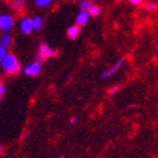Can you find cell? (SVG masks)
<instances>
[{
  "label": "cell",
  "instance_id": "6da1fadb",
  "mask_svg": "<svg viewBox=\"0 0 158 158\" xmlns=\"http://www.w3.org/2000/svg\"><path fill=\"white\" fill-rule=\"evenodd\" d=\"M0 62L2 63V68L5 69V71L9 75H16L20 69L19 62L14 54H6Z\"/></svg>",
  "mask_w": 158,
  "mask_h": 158
},
{
  "label": "cell",
  "instance_id": "7a4b0ae2",
  "mask_svg": "<svg viewBox=\"0 0 158 158\" xmlns=\"http://www.w3.org/2000/svg\"><path fill=\"white\" fill-rule=\"evenodd\" d=\"M14 26L13 17L9 15H0V28L5 32L9 31Z\"/></svg>",
  "mask_w": 158,
  "mask_h": 158
},
{
  "label": "cell",
  "instance_id": "3957f363",
  "mask_svg": "<svg viewBox=\"0 0 158 158\" xmlns=\"http://www.w3.org/2000/svg\"><path fill=\"white\" fill-rule=\"evenodd\" d=\"M40 73H41V63L39 62L32 63L30 66H27L25 69V73L27 76H36Z\"/></svg>",
  "mask_w": 158,
  "mask_h": 158
},
{
  "label": "cell",
  "instance_id": "277c9868",
  "mask_svg": "<svg viewBox=\"0 0 158 158\" xmlns=\"http://www.w3.org/2000/svg\"><path fill=\"white\" fill-rule=\"evenodd\" d=\"M20 28H22V32L24 34H31L32 31H33V23H32V19L26 17L24 18L23 22H22V25H20Z\"/></svg>",
  "mask_w": 158,
  "mask_h": 158
},
{
  "label": "cell",
  "instance_id": "5b68a950",
  "mask_svg": "<svg viewBox=\"0 0 158 158\" xmlns=\"http://www.w3.org/2000/svg\"><path fill=\"white\" fill-rule=\"evenodd\" d=\"M40 53H41L44 58H51V56H56V51L53 50L52 48H50L49 45H46V44H42L41 48H40Z\"/></svg>",
  "mask_w": 158,
  "mask_h": 158
},
{
  "label": "cell",
  "instance_id": "8992f818",
  "mask_svg": "<svg viewBox=\"0 0 158 158\" xmlns=\"http://www.w3.org/2000/svg\"><path fill=\"white\" fill-rule=\"evenodd\" d=\"M122 63H123V60H118V62H116L115 64H114V66L111 68V69H109L107 71H106V73H103L102 76H101V78H102V79H106V78H109V77H111L112 75H114V73H115L116 71L120 69V67L122 66Z\"/></svg>",
  "mask_w": 158,
  "mask_h": 158
},
{
  "label": "cell",
  "instance_id": "52a82bcc",
  "mask_svg": "<svg viewBox=\"0 0 158 158\" xmlns=\"http://www.w3.org/2000/svg\"><path fill=\"white\" fill-rule=\"evenodd\" d=\"M88 19H89L88 11H87V10H82V11H80V13L78 14V16H77V18H76V22L79 26H84L85 24H87Z\"/></svg>",
  "mask_w": 158,
  "mask_h": 158
},
{
  "label": "cell",
  "instance_id": "ba28073f",
  "mask_svg": "<svg viewBox=\"0 0 158 158\" xmlns=\"http://www.w3.org/2000/svg\"><path fill=\"white\" fill-rule=\"evenodd\" d=\"M10 44H11V36H10L9 33H5L2 34V36L0 39V45L3 46V48H9Z\"/></svg>",
  "mask_w": 158,
  "mask_h": 158
},
{
  "label": "cell",
  "instance_id": "9c48e42d",
  "mask_svg": "<svg viewBox=\"0 0 158 158\" xmlns=\"http://www.w3.org/2000/svg\"><path fill=\"white\" fill-rule=\"evenodd\" d=\"M79 33H80V28H79V26L75 25V26L69 27V30H68V32H67V35H68L70 39L73 40V39H76V37L78 36Z\"/></svg>",
  "mask_w": 158,
  "mask_h": 158
},
{
  "label": "cell",
  "instance_id": "30bf717a",
  "mask_svg": "<svg viewBox=\"0 0 158 158\" xmlns=\"http://www.w3.org/2000/svg\"><path fill=\"white\" fill-rule=\"evenodd\" d=\"M32 23H33V30H36V31H41L43 27V18L40 16H36L34 19H32Z\"/></svg>",
  "mask_w": 158,
  "mask_h": 158
},
{
  "label": "cell",
  "instance_id": "8fae6325",
  "mask_svg": "<svg viewBox=\"0 0 158 158\" xmlns=\"http://www.w3.org/2000/svg\"><path fill=\"white\" fill-rule=\"evenodd\" d=\"M88 14L89 16H98L99 14H101V8L98 6H96V5H92V6L89 7Z\"/></svg>",
  "mask_w": 158,
  "mask_h": 158
},
{
  "label": "cell",
  "instance_id": "7c38bea8",
  "mask_svg": "<svg viewBox=\"0 0 158 158\" xmlns=\"http://www.w3.org/2000/svg\"><path fill=\"white\" fill-rule=\"evenodd\" d=\"M51 2L52 0H35V3L41 7H48Z\"/></svg>",
  "mask_w": 158,
  "mask_h": 158
},
{
  "label": "cell",
  "instance_id": "4fadbf2b",
  "mask_svg": "<svg viewBox=\"0 0 158 158\" xmlns=\"http://www.w3.org/2000/svg\"><path fill=\"white\" fill-rule=\"evenodd\" d=\"M93 3L92 1H89V0H86V1H82L81 5H80V8H81V10H88L89 7L92 6Z\"/></svg>",
  "mask_w": 158,
  "mask_h": 158
},
{
  "label": "cell",
  "instance_id": "5bb4252c",
  "mask_svg": "<svg viewBox=\"0 0 158 158\" xmlns=\"http://www.w3.org/2000/svg\"><path fill=\"white\" fill-rule=\"evenodd\" d=\"M145 8H146V9L150 10V11H154V10L157 8V5H156L155 2H147L145 5Z\"/></svg>",
  "mask_w": 158,
  "mask_h": 158
},
{
  "label": "cell",
  "instance_id": "9a60e30c",
  "mask_svg": "<svg viewBox=\"0 0 158 158\" xmlns=\"http://www.w3.org/2000/svg\"><path fill=\"white\" fill-rule=\"evenodd\" d=\"M6 54H7V49L0 45V61L3 59V56H6Z\"/></svg>",
  "mask_w": 158,
  "mask_h": 158
},
{
  "label": "cell",
  "instance_id": "2e32d148",
  "mask_svg": "<svg viewBox=\"0 0 158 158\" xmlns=\"http://www.w3.org/2000/svg\"><path fill=\"white\" fill-rule=\"evenodd\" d=\"M44 59H45V58H44V56H42V54H41V53H39V54H37V56H36V61L39 63H42L43 61H44Z\"/></svg>",
  "mask_w": 158,
  "mask_h": 158
},
{
  "label": "cell",
  "instance_id": "e0dca14e",
  "mask_svg": "<svg viewBox=\"0 0 158 158\" xmlns=\"http://www.w3.org/2000/svg\"><path fill=\"white\" fill-rule=\"evenodd\" d=\"M118 89H120V86H114L113 88L110 89V94H115V93L118 92Z\"/></svg>",
  "mask_w": 158,
  "mask_h": 158
},
{
  "label": "cell",
  "instance_id": "ac0fdd59",
  "mask_svg": "<svg viewBox=\"0 0 158 158\" xmlns=\"http://www.w3.org/2000/svg\"><path fill=\"white\" fill-rule=\"evenodd\" d=\"M3 92H5V87H3L1 84H0V98L2 97V95H3Z\"/></svg>",
  "mask_w": 158,
  "mask_h": 158
},
{
  "label": "cell",
  "instance_id": "d6986e66",
  "mask_svg": "<svg viewBox=\"0 0 158 158\" xmlns=\"http://www.w3.org/2000/svg\"><path fill=\"white\" fill-rule=\"evenodd\" d=\"M130 2H132L133 5H140L142 2V0H130Z\"/></svg>",
  "mask_w": 158,
  "mask_h": 158
},
{
  "label": "cell",
  "instance_id": "ffe728a7",
  "mask_svg": "<svg viewBox=\"0 0 158 158\" xmlns=\"http://www.w3.org/2000/svg\"><path fill=\"white\" fill-rule=\"evenodd\" d=\"M77 122V118H71V121H70V124H75Z\"/></svg>",
  "mask_w": 158,
  "mask_h": 158
},
{
  "label": "cell",
  "instance_id": "44dd1931",
  "mask_svg": "<svg viewBox=\"0 0 158 158\" xmlns=\"http://www.w3.org/2000/svg\"><path fill=\"white\" fill-rule=\"evenodd\" d=\"M2 152V147H0V154Z\"/></svg>",
  "mask_w": 158,
  "mask_h": 158
}]
</instances>
